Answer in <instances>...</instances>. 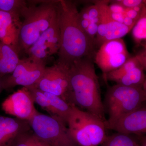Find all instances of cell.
Masks as SVG:
<instances>
[{
	"instance_id": "cell-1",
	"label": "cell",
	"mask_w": 146,
	"mask_h": 146,
	"mask_svg": "<svg viewBox=\"0 0 146 146\" xmlns=\"http://www.w3.org/2000/svg\"><path fill=\"white\" fill-rule=\"evenodd\" d=\"M58 14L60 45L56 62L69 67L81 58L94 59L96 53L94 41L82 27L75 3L68 0L58 1Z\"/></svg>"
},
{
	"instance_id": "cell-2",
	"label": "cell",
	"mask_w": 146,
	"mask_h": 146,
	"mask_svg": "<svg viewBox=\"0 0 146 146\" xmlns=\"http://www.w3.org/2000/svg\"><path fill=\"white\" fill-rule=\"evenodd\" d=\"M69 73L74 105L86 110L105 123L107 120L94 59L84 58L75 60L69 66Z\"/></svg>"
},
{
	"instance_id": "cell-3",
	"label": "cell",
	"mask_w": 146,
	"mask_h": 146,
	"mask_svg": "<svg viewBox=\"0 0 146 146\" xmlns=\"http://www.w3.org/2000/svg\"><path fill=\"white\" fill-rule=\"evenodd\" d=\"M58 1L27 2L21 14L23 20L22 21L19 35L21 52H26L49 27L57 13Z\"/></svg>"
},
{
	"instance_id": "cell-4",
	"label": "cell",
	"mask_w": 146,
	"mask_h": 146,
	"mask_svg": "<svg viewBox=\"0 0 146 146\" xmlns=\"http://www.w3.org/2000/svg\"><path fill=\"white\" fill-rule=\"evenodd\" d=\"M67 125L71 137L79 146H98L107 137L104 122L76 106H72Z\"/></svg>"
},
{
	"instance_id": "cell-5",
	"label": "cell",
	"mask_w": 146,
	"mask_h": 146,
	"mask_svg": "<svg viewBox=\"0 0 146 146\" xmlns=\"http://www.w3.org/2000/svg\"><path fill=\"white\" fill-rule=\"evenodd\" d=\"M146 100L145 88L118 84L109 87L104 104L109 116L104 123L106 128L120 117L143 105Z\"/></svg>"
},
{
	"instance_id": "cell-6",
	"label": "cell",
	"mask_w": 146,
	"mask_h": 146,
	"mask_svg": "<svg viewBox=\"0 0 146 146\" xmlns=\"http://www.w3.org/2000/svg\"><path fill=\"white\" fill-rule=\"evenodd\" d=\"M29 122L36 136L51 146H79L71 137L67 125L56 116L38 112Z\"/></svg>"
},
{
	"instance_id": "cell-7",
	"label": "cell",
	"mask_w": 146,
	"mask_h": 146,
	"mask_svg": "<svg viewBox=\"0 0 146 146\" xmlns=\"http://www.w3.org/2000/svg\"><path fill=\"white\" fill-rule=\"evenodd\" d=\"M69 67L57 62L52 66L46 67L42 77L33 86L43 92L60 97L69 104L74 106Z\"/></svg>"
},
{
	"instance_id": "cell-8",
	"label": "cell",
	"mask_w": 146,
	"mask_h": 146,
	"mask_svg": "<svg viewBox=\"0 0 146 146\" xmlns=\"http://www.w3.org/2000/svg\"><path fill=\"white\" fill-rule=\"evenodd\" d=\"M46 67L43 60L29 56L20 59L13 72L2 78L3 89L8 90L18 85L25 87L35 86Z\"/></svg>"
},
{
	"instance_id": "cell-9",
	"label": "cell",
	"mask_w": 146,
	"mask_h": 146,
	"mask_svg": "<svg viewBox=\"0 0 146 146\" xmlns=\"http://www.w3.org/2000/svg\"><path fill=\"white\" fill-rule=\"evenodd\" d=\"M130 58L122 39L105 42L99 48L94 57L95 62L104 74L119 68Z\"/></svg>"
},
{
	"instance_id": "cell-10",
	"label": "cell",
	"mask_w": 146,
	"mask_h": 146,
	"mask_svg": "<svg viewBox=\"0 0 146 146\" xmlns=\"http://www.w3.org/2000/svg\"><path fill=\"white\" fill-rule=\"evenodd\" d=\"M60 33L57 11L50 26L26 52L29 57L45 61L47 58L58 53L60 48Z\"/></svg>"
},
{
	"instance_id": "cell-11",
	"label": "cell",
	"mask_w": 146,
	"mask_h": 146,
	"mask_svg": "<svg viewBox=\"0 0 146 146\" xmlns=\"http://www.w3.org/2000/svg\"><path fill=\"white\" fill-rule=\"evenodd\" d=\"M1 107L5 114L28 121L38 112L30 92L25 87L9 95Z\"/></svg>"
},
{
	"instance_id": "cell-12",
	"label": "cell",
	"mask_w": 146,
	"mask_h": 146,
	"mask_svg": "<svg viewBox=\"0 0 146 146\" xmlns=\"http://www.w3.org/2000/svg\"><path fill=\"white\" fill-rule=\"evenodd\" d=\"M106 129L127 135H145L146 133L145 104L120 117Z\"/></svg>"
},
{
	"instance_id": "cell-13",
	"label": "cell",
	"mask_w": 146,
	"mask_h": 146,
	"mask_svg": "<svg viewBox=\"0 0 146 146\" xmlns=\"http://www.w3.org/2000/svg\"><path fill=\"white\" fill-rule=\"evenodd\" d=\"M21 17L0 11V42L11 47L18 54L21 52L19 35Z\"/></svg>"
},
{
	"instance_id": "cell-14",
	"label": "cell",
	"mask_w": 146,
	"mask_h": 146,
	"mask_svg": "<svg viewBox=\"0 0 146 146\" xmlns=\"http://www.w3.org/2000/svg\"><path fill=\"white\" fill-rule=\"evenodd\" d=\"M31 129L28 121L0 115V146H11L20 133Z\"/></svg>"
},
{
	"instance_id": "cell-15",
	"label": "cell",
	"mask_w": 146,
	"mask_h": 146,
	"mask_svg": "<svg viewBox=\"0 0 146 146\" xmlns=\"http://www.w3.org/2000/svg\"><path fill=\"white\" fill-rule=\"evenodd\" d=\"M20 59L19 54L11 47L0 42V78L13 72Z\"/></svg>"
},
{
	"instance_id": "cell-16",
	"label": "cell",
	"mask_w": 146,
	"mask_h": 146,
	"mask_svg": "<svg viewBox=\"0 0 146 146\" xmlns=\"http://www.w3.org/2000/svg\"><path fill=\"white\" fill-rule=\"evenodd\" d=\"M146 49L134 56L130 57L124 64L117 70L104 74V79L107 81L116 82L129 71L137 67H141L146 70Z\"/></svg>"
},
{
	"instance_id": "cell-17",
	"label": "cell",
	"mask_w": 146,
	"mask_h": 146,
	"mask_svg": "<svg viewBox=\"0 0 146 146\" xmlns=\"http://www.w3.org/2000/svg\"><path fill=\"white\" fill-rule=\"evenodd\" d=\"M44 93L49 102L50 116H56L67 125L72 106L57 96L46 92Z\"/></svg>"
},
{
	"instance_id": "cell-18",
	"label": "cell",
	"mask_w": 146,
	"mask_h": 146,
	"mask_svg": "<svg viewBox=\"0 0 146 146\" xmlns=\"http://www.w3.org/2000/svg\"><path fill=\"white\" fill-rule=\"evenodd\" d=\"M143 68L137 67L122 76L115 82L117 84L127 86L146 88V80Z\"/></svg>"
},
{
	"instance_id": "cell-19",
	"label": "cell",
	"mask_w": 146,
	"mask_h": 146,
	"mask_svg": "<svg viewBox=\"0 0 146 146\" xmlns=\"http://www.w3.org/2000/svg\"><path fill=\"white\" fill-rule=\"evenodd\" d=\"M105 35L102 40L101 46L105 42L114 39H122L131 30V28L113 21L105 22Z\"/></svg>"
},
{
	"instance_id": "cell-20",
	"label": "cell",
	"mask_w": 146,
	"mask_h": 146,
	"mask_svg": "<svg viewBox=\"0 0 146 146\" xmlns=\"http://www.w3.org/2000/svg\"><path fill=\"white\" fill-rule=\"evenodd\" d=\"M11 146H51L39 138L31 129L20 133L13 141Z\"/></svg>"
},
{
	"instance_id": "cell-21",
	"label": "cell",
	"mask_w": 146,
	"mask_h": 146,
	"mask_svg": "<svg viewBox=\"0 0 146 146\" xmlns=\"http://www.w3.org/2000/svg\"><path fill=\"white\" fill-rule=\"evenodd\" d=\"M136 138L131 135L117 133L107 136L101 146H139L138 136Z\"/></svg>"
},
{
	"instance_id": "cell-22",
	"label": "cell",
	"mask_w": 146,
	"mask_h": 146,
	"mask_svg": "<svg viewBox=\"0 0 146 146\" xmlns=\"http://www.w3.org/2000/svg\"><path fill=\"white\" fill-rule=\"evenodd\" d=\"M27 4L23 0H0V11L21 18V14Z\"/></svg>"
},
{
	"instance_id": "cell-23",
	"label": "cell",
	"mask_w": 146,
	"mask_h": 146,
	"mask_svg": "<svg viewBox=\"0 0 146 146\" xmlns=\"http://www.w3.org/2000/svg\"><path fill=\"white\" fill-rule=\"evenodd\" d=\"M132 35L138 44L146 41V7L141 13V16L133 27Z\"/></svg>"
},
{
	"instance_id": "cell-24",
	"label": "cell",
	"mask_w": 146,
	"mask_h": 146,
	"mask_svg": "<svg viewBox=\"0 0 146 146\" xmlns=\"http://www.w3.org/2000/svg\"><path fill=\"white\" fill-rule=\"evenodd\" d=\"M31 94L34 103H36L43 109L50 114L51 108L48 100L43 91L35 86L26 87Z\"/></svg>"
},
{
	"instance_id": "cell-25",
	"label": "cell",
	"mask_w": 146,
	"mask_h": 146,
	"mask_svg": "<svg viewBox=\"0 0 146 146\" xmlns=\"http://www.w3.org/2000/svg\"><path fill=\"white\" fill-rule=\"evenodd\" d=\"M90 22L94 19L100 18L101 21V6L100 1L97 2L95 5L86 8Z\"/></svg>"
},
{
	"instance_id": "cell-26",
	"label": "cell",
	"mask_w": 146,
	"mask_h": 146,
	"mask_svg": "<svg viewBox=\"0 0 146 146\" xmlns=\"http://www.w3.org/2000/svg\"><path fill=\"white\" fill-rule=\"evenodd\" d=\"M125 8H132L137 6L145 4V1L142 0H121L115 1Z\"/></svg>"
},
{
	"instance_id": "cell-27",
	"label": "cell",
	"mask_w": 146,
	"mask_h": 146,
	"mask_svg": "<svg viewBox=\"0 0 146 146\" xmlns=\"http://www.w3.org/2000/svg\"><path fill=\"white\" fill-rule=\"evenodd\" d=\"M98 26L99 25L98 24L90 22L89 27L86 30L87 34L92 40H94V42H95V39L96 35Z\"/></svg>"
},
{
	"instance_id": "cell-28",
	"label": "cell",
	"mask_w": 146,
	"mask_h": 146,
	"mask_svg": "<svg viewBox=\"0 0 146 146\" xmlns=\"http://www.w3.org/2000/svg\"><path fill=\"white\" fill-rule=\"evenodd\" d=\"M108 9L110 12L112 13L124 14L125 8L122 5L115 1L113 2V3L110 5H108Z\"/></svg>"
},
{
	"instance_id": "cell-29",
	"label": "cell",
	"mask_w": 146,
	"mask_h": 146,
	"mask_svg": "<svg viewBox=\"0 0 146 146\" xmlns=\"http://www.w3.org/2000/svg\"><path fill=\"white\" fill-rule=\"evenodd\" d=\"M124 14L137 22L141 16V13H138L131 8H125Z\"/></svg>"
},
{
	"instance_id": "cell-30",
	"label": "cell",
	"mask_w": 146,
	"mask_h": 146,
	"mask_svg": "<svg viewBox=\"0 0 146 146\" xmlns=\"http://www.w3.org/2000/svg\"><path fill=\"white\" fill-rule=\"evenodd\" d=\"M108 15H109L111 20L115 21V22L120 23L123 24L124 18V14L110 12L108 10Z\"/></svg>"
},
{
	"instance_id": "cell-31",
	"label": "cell",
	"mask_w": 146,
	"mask_h": 146,
	"mask_svg": "<svg viewBox=\"0 0 146 146\" xmlns=\"http://www.w3.org/2000/svg\"><path fill=\"white\" fill-rule=\"evenodd\" d=\"M136 23V21H134L133 19L129 18V17L125 16L124 15V18L123 24L125 25L126 26L133 28V26H134Z\"/></svg>"
},
{
	"instance_id": "cell-32",
	"label": "cell",
	"mask_w": 146,
	"mask_h": 146,
	"mask_svg": "<svg viewBox=\"0 0 146 146\" xmlns=\"http://www.w3.org/2000/svg\"><path fill=\"white\" fill-rule=\"evenodd\" d=\"M138 136L139 141V146H146V137L145 135Z\"/></svg>"
},
{
	"instance_id": "cell-33",
	"label": "cell",
	"mask_w": 146,
	"mask_h": 146,
	"mask_svg": "<svg viewBox=\"0 0 146 146\" xmlns=\"http://www.w3.org/2000/svg\"><path fill=\"white\" fill-rule=\"evenodd\" d=\"M3 90L4 89L3 88L2 80V78H0V94H1Z\"/></svg>"
}]
</instances>
